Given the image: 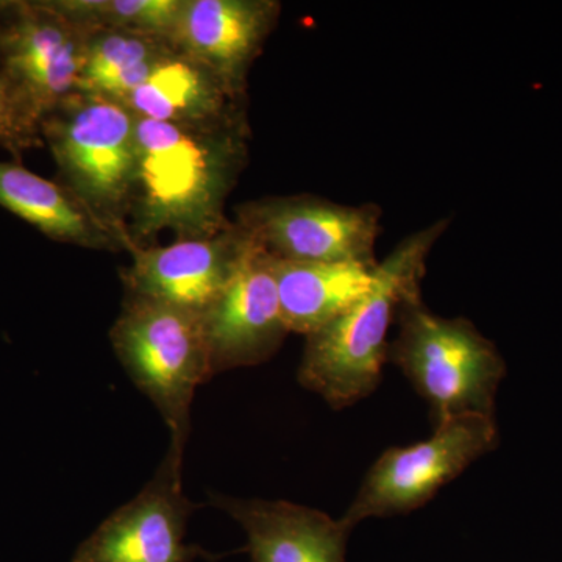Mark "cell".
Wrapping results in <instances>:
<instances>
[{
  "mask_svg": "<svg viewBox=\"0 0 562 562\" xmlns=\"http://www.w3.org/2000/svg\"><path fill=\"white\" fill-rule=\"evenodd\" d=\"M236 216L276 260L379 265L382 210L375 203L342 205L313 195L266 198L244 203Z\"/></svg>",
  "mask_w": 562,
  "mask_h": 562,
  "instance_id": "cell-7",
  "label": "cell"
},
{
  "mask_svg": "<svg viewBox=\"0 0 562 562\" xmlns=\"http://www.w3.org/2000/svg\"><path fill=\"white\" fill-rule=\"evenodd\" d=\"M422 292L398 308L394 362L430 406L436 425L462 416L494 417L495 397L506 373L494 342L464 317L438 316Z\"/></svg>",
  "mask_w": 562,
  "mask_h": 562,
  "instance_id": "cell-4",
  "label": "cell"
},
{
  "mask_svg": "<svg viewBox=\"0 0 562 562\" xmlns=\"http://www.w3.org/2000/svg\"><path fill=\"white\" fill-rule=\"evenodd\" d=\"M201 317L213 376L271 360L290 335L273 257L251 236L227 286Z\"/></svg>",
  "mask_w": 562,
  "mask_h": 562,
  "instance_id": "cell-10",
  "label": "cell"
},
{
  "mask_svg": "<svg viewBox=\"0 0 562 562\" xmlns=\"http://www.w3.org/2000/svg\"><path fill=\"white\" fill-rule=\"evenodd\" d=\"M124 105L136 117L177 125L217 124L247 114V98L176 49L157 63Z\"/></svg>",
  "mask_w": 562,
  "mask_h": 562,
  "instance_id": "cell-14",
  "label": "cell"
},
{
  "mask_svg": "<svg viewBox=\"0 0 562 562\" xmlns=\"http://www.w3.org/2000/svg\"><path fill=\"white\" fill-rule=\"evenodd\" d=\"M187 443L171 439L154 479L80 543L72 562L210 560V553L201 547L184 542L190 517L199 508L183 490Z\"/></svg>",
  "mask_w": 562,
  "mask_h": 562,
  "instance_id": "cell-9",
  "label": "cell"
},
{
  "mask_svg": "<svg viewBox=\"0 0 562 562\" xmlns=\"http://www.w3.org/2000/svg\"><path fill=\"white\" fill-rule=\"evenodd\" d=\"M110 341L133 384L161 414L171 439L188 442L195 391L213 379L202 317L125 295Z\"/></svg>",
  "mask_w": 562,
  "mask_h": 562,
  "instance_id": "cell-5",
  "label": "cell"
},
{
  "mask_svg": "<svg viewBox=\"0 0 562 562\" xmlns=\"http://www.w3.org/2000/svg\"><path fill=\"white\" fill-rule=\"evenodd\" d=\"M249 138L247 114L210 125L136 117L132 243L147 246L161 232L176 239L210 238L231 228L225 203L249 161Z\"/></svg>",
  "mask_w": 562,
  "mask_h": 562,
  "instance_id": "cell-1",
  "label": "cell"
},
{
  "mask_svg": "<svg viewBox=\"0 0 562 562\" xmlns=\"http://www.w3.org/2000/svg\"><path fill=\"white\" fill-rule=\"evenodd\" d=\"M497 443L494 417L462 416L442 422L425 441L392 447L373 462L341 519L353 530L355 525L371 517L412 513Z\"/></svg>",
  "mask_w": 562,
  "mask_h": 562,
  "instance_id": "cell-6",
  "label": "cell"
},
{
  "mask_svg": "<svg viewBox=\"0 0 562 562\" xmlns=\"http://www.w3.org/2000/svg\"><path fill=\"white\" fill-rule=\"evenodd\" d=\"M85 43L50 0H0V74L38 124L77 91Z\"/></svg>",
  "mask_w": 562,
  "mask_h": 562,
  "instance_id": "cell-8",
  "label": "cell"
},
{
  "mask_svg": "<svg viewBox=\"0 0 562 562\" xmlns=\"http://www.w3.org/2000/svg\"><path fill=\"white\" fill-rule=\"evenodd\" d=\"M173 49L168 40L120 29L87 31L77 91L124 103Z\"/></svg>",
  "mask_w": 562,
  "mask_h": 562,
  "instance_id": "cell-17",
  "label": "cell"
},
{
  "mask_svg": "<svg viewBox=\"0 0 562 562\" xmlns=\"http://www.w3.org/2000/svg\"><path fill=\"white\" fill-rule=\"evenodd\" d=\"M241 525L251 562H346L351 528L327 513L284 501L211 494Z\"/></svg>",
  "mask_w": 562,
  "mask_h": 562,
  "instance_id": "cell-13",
  "label": "cell"
},
{
  "mask_svg": "<svg viewBox=\"0 0 562 562\" xmlns=\"http://www.w3.org/2000/svg\"><path fill=\"white\" fill-rule=\"evenodd\" d=\"M250 235L238 222L210 238L176 239L169 246H138L122 269L125 295L166 303L202 316L220 297L243 260Z\"/></svg>",
  "mask_w": 562,
  "mask_h": 562,
  "instance_id": "cell-11",
  "label": "cell"
},
{
  "mask_svg": "<svg viewBox=\"0 0 562 562\" xmlns=\"http://www.w3.org/2000/svg\"><path fill=\"white\" fill-rule=\"evenodd\" d=\"M376 266L273 258L281 313L288 330L308 336L347 312L372 290Z\"/></svg>",
  "mask_w": 562,
  "mask_h": 562,
  "instance_id": "cell-16",
  "label": "cell"
},
{
  "mask_svg": "<svg viewBox=\"0 0 562 562\" xmlns=\"http://www.w3.org/2000/svg\"><path fill=\"white\" fill-rule=\"evenodd\" d=\"M83 31L120 29L171 38L183 0H50Z\"/></svg>",
  "mask_w": 562,
  "mask_h": 562,
  "instance_id": "cell-18",
  "label": "cell"
},
{
  "mask_svg": "<svg viewBox=\"0 0 562 562\" xmlns=\"http://www.w3.org/2000/svg\"><path fill=\"white\" fill-rule=\"evenodd\" d=\"M449 220L406 236L376 266L372 290L336 319L306 336L299 383L333 409L349 408L371 395L390 353L387 333L406 299L422 292L432 247Z\"/></svg>",
  "mask_w": 562,
  "mask_h": 562,
  "instance_id": "cell-2",
  "label": "cell"
},
{
  "mask_svg": "<svg viewBox=\"0 0 562 562\" xmlns=\"http://www.w3.org/2000/svg\"><path fill=\"white\" fill-rule=\"evenodd\" d=\"M63 187L124 243L136 162V117L124 103L76 91L40 122Z\"/></svg>",
  "mask_w": 562,
  "mask_h": 562,
  "instance_id": "cell-3",
  "label": "cell"
},
{
  "mask_svg": "<svg viewBox=\"0 0 562 562\" xmlns=\"http://www.w3.org/2000/svg\"><path fill=\"white\" fill-rule=\"evenodd\" d=\"M43 144L38 121L22 105L0 74V147L9 151L14 161L22 162L25 151L40 149Z\"/></svg>",
  "mask_w": 562,
  "mask_h": 562,
  "instance_id": "cell-19",
  "label": "cell"
},
{
  "mask_svg": "<svg viewBox=\"0 0 562 562\" xmlns=\"http://www.w3.org/2000/svg\"><path fill=\"white\" fill-rule=\"evenodd\" d=\"M280 10L277 0H183L169 43L247 98L251 66L276 27Z\"/></svg>",
  "mask_w": 562,
  "mask_h": 562,
  "instance_id": "cell-12",
  "label": "cell"
},
{
  "mask_svg": "<svg viewBox=\"0 0 562 562\" xmlns=\"http://www.w3.org/2000/svg\"><path fill=\"white\" fill-rule=\"evenodd\" d=\"M0 206L54 241L121 251L124 243L60 181L36 176L22 162L0 161Z\"/></svg>",
  "mask_w": 562,
  "mask_h": 562,
  "instance_id": "cell-15",
  "label": "cell"
}]
</instances>
